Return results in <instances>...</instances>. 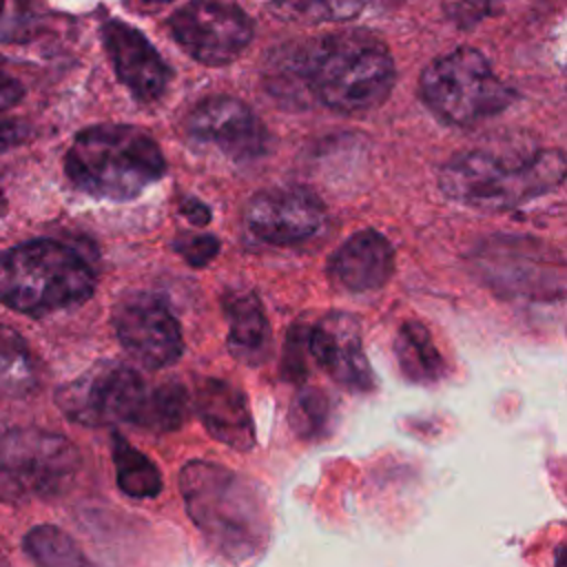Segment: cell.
<instances>
[{
  "label": "cell",
  "mask_w": 567,
  "mask_h": 567,
  "mask_svg": "<svg viewBox=\"0 0 567 567\" xmlns=\"http://www.w3.org/2000/svg\"><path fill=\"white\" fill-rule=\"evenodd\" d=\"M179 494L188 518L217 556L244 565L266 551L270 516L246 476L213 461H188L179 470Z\"/></svg>",
  "instance_id": "cell-1"
},
{
  "label": "cell",
  "mask_w": 567,
  "mask_h": 567,
  "mask_svg": "<svg viewBox=\"0 0 567 567\" xmlns=\"http://www.w3.org/2000/svg\"><path fill=\"white\" fill-rule=\"evenodd\" d=\"M301 53L308 93L332 111L365 113L392 93V53L368 31L328 33L303 42Z\"/></svg>",
  "instance_id": "cell-2"
},
{
  "label": "cell",
  "mask_w": 567,
  "mask_h": 567,
  "mask_svg": "<svg viewBox=\"0 0 567 567\" xmlns=\"http://www.w3.org/2000/svg\"><path fill=\"white\" fill-rule=\"evenodd\" d=\"M565 175L567 155L558 148H538L527 157L467 151L441 168L439 186L447 199L461 206L496 213L554 190Z\"/></svg>",
  "instance_id": "cell-3"
},
{
  "label": "cell",
  "mask_w": 567,
  "mask_h": 567,
  "mask_svg": "<svg viewBox=\"0 0 567 567\" xmlns=\"http://www.w3.org/2000/svg\"><path fill=\"white\" fill-rule=\"evenodd\" d=\"M64 173L91 197L126 202L162 179L166 159L146 131L97 124L75 135L64 157Z\"/></svg>",
  "instance_id": "cell-4"
},
{
  "label": "cell",
  "mask_w": 567,
  "mask_h": 567,
  "mask_svg": "<svg viewBox=\"0 0 567 567\" xmlns=\"http://www.w3.org/2000/svg\"><path fill=\"white\" fill-rule=\"evenodd\" d=\"M95 290L91 266L69 246L33 239L0 252V301L22 315H47L86 301Z\"/></svg>",
  "instance_id": "cell-5"
},
{
  "label": "cell",
  "mask_w": 567,
  "mask_h": 567,
  "mask_svg": "<svg viewBox=\"0 0 567 567\" xmlns=\"http://www.w3.org/2000/svg\"><path fill=\"white\" fill-rule=\"evenodd\" d=\"M425 104L445 122L470 126L505 111L514 91L474 47H456L432 60L419 80Z\"/></svg>",
  "instance_id": "cell-6"
},
{
  "label": "cell",
  "mask_w": 567,
  "mask_h": 567,
  "mask_svg": "<svg viewBox=\"0 0 567 567\" xmlns=\"http://www.w3.org/2000/svg\"><path fill=\"white\" fill-rule=\"evenodd\" d=\"M78 470V450L55 432L40 427L0 432V501L29 503L62 496Z\"/></svg>",
  "instance_id": "cell-7"
},
{
  "label": "cell",
  "mask_w": 567,
  "mask_h": 567,
  "mask_svg": "<svg viewBox=\"0 0 567 567\" xmlns=\"http://www.w3.org/2000/svg\"><path fill=\"white\" fill-rule=\"evenodd\" d=\"M146 392L144 379L135 370L115 361H100L60 385L55 403L66 419L89 427L135 423Z\"/></svg>",
  "instance_id": "cell-8"
},
{
  "label": "cell",
  "mask_w": 567,
  "mask_h": 567,
  "mask_svg": "<svg viewBox=\"0 0 567 567\" xmlns=\"http://www.w3.org/2000/svg\"><path fill=\"white\" fill-rule=\"evenodd\" d=\"M168 29L193 60L208 66L233 62L255 33L248 13L230 2H188L168 18Z\"/></svg>",
  "instance_id": "cell-9"
},
{
  "label": "cell",
  "mask_w": 567,
  "mask_h": 567,
  "mask_svg": "<svg viewBox=\"0 0 567 567\" xmlns=\"http://www.w3.org/2000/svg\"><path fill=\"white\" fill-rule=\"evenodd\" d=\"M186 135L199 146H213L233 162H252L270 151V133L248 104L230 95L202 100L186 117Z\"/></svg>",
  "instance_id": "cell-10"
},
{
  "label": "cell",
  "mask_w": 567,
  "mask_h": 567,
  "mask_svg": "<svg viewBox=\"0 0 567 567\" xmlns=\"http://www.w3.org/2000/svg\"><path fill=\"white\" fill-rule=\"evenodd\" d=\"M113 328L124 350L151 370L173 365L184 352L177 319L153 295L133 292L124 297L113 308Z\"/></svg>",
  "instance_id": "cell-11"
},
{
  "label": "cell",
  "mask_w": 567,
  "mask_h": 567,
  "mask_svg": "<svg viewBox=\"0 0 567 567\" xmlns=\"http://www.w3.org/2000/svg\"><path fill=\"white\" fill-rule=\"evenodd\" d=\"M323 221L326 208L321 199L297 186L257 193L246 206L248 230L275 246L306 241L321 230Z\"/></svg>",
  "instance_id": "cell-12"
},
{
  "label": "cell",
  "mask_w": 567,
  "mask_h": 567,
  "mask_svg": "<svg viewBox=\"0 0 567 567\" xmlns=\"http://www.w3.org/2000/svg\"><path fill=\"white\" fill-rule=\"evenodd\" d=\"M308 346L317 365L341 388L350 392H370L374 388L357 317L348 312L323 315L310 328Z\"/></svg>",
  "instance_id": "cell-13"
},
{
  "label": "cell",
  "mask_w": 567,
  "mask_h": 567,
  "mask_svg": "<svg viewBox=\"0 0 567 567\" xmlns=\"http://www.w3.org/2000/svg\"><path fill=\"white\" fill-rule=\"evenodd\" d=\"M102 38L120 82L140 102L162 97L171 80V69L155 47L137 29L120 20L104 22Z\"/></svg>",
  "instance_id": "cell-14"
},
{
  "label": "cell",
  "mask_w": 567,
  "mask_h": 567,
  "mask_svg": "<svg viewBox=\"0 0 567 567\" xmlns=\"http://www.w3.org/2000/svg\"><path fill=\"white\" fill-rule=\"evenodd\" d=\"M394 270V250L385 235L365 228L350 235L328 259V275L350 292H370L388 284Z\"/></svg>",
  "instance_id": "cell-15"
},
{
  "label": "cell",
  "mask_w": 567,
  "mask_h": 567,
  "mask_svg": "<svg viewBox=\"0 0 567 567\" xmlns=\"http://www.w3.org/2000/svg\"><path fill=\"white\" fill-rule=\"evenodd\" d=\"M197 414L213 439L246 452L255 445V423L244 392L221 379H202L195 390Z\"/></svg>",
  "instance_id": "cell-16"
},
{
  "label": "cell",
  "mask_w": 567,
  "mask_h": 567,
  "mask_svg": "<svg viewBox=\"0 0 567 567\" xmlns=\"http://www.w3.org/2000/svg\"><path fill=\"white\" fill-rule=\"evenodd\" d=\"M228 317V350L246 365H261L272 354V332L261 301L250 290H237L224 299Z\"/></svg>",
  "instance_id": "cell-17"
},
{
  "label": "cell",
  "mask_w": 567,
  "mask_h": 567,
  "mask_svg": "<svg viewBox=\"0 0 567 567\" xmlns=\"http://www.w3.org/2000/svg\"><path fill=\"white\" fill-rule=\"evenodd\" d=\"M394 354L401 372L421 385L443 379L445 361L436 350L430 330L419 321H405L394 339Z\"/></svg>",
  "instance_id": "cell-18"
},
{
  "label": "cell",
  "mask_w": 567,
  "mask_h": 567,
  "mask_svg": "<svg viewBox=\"0 0 567 567\" xmlns=\"http://www.w3.org/2000/svg\"><path fill=\"white\" fill-rule=\"evenodd\" d=\"M40 374L24 339L0 323V396L24 399L38 390Z\"/></svg>",
  "instance_id": "cell-19"
},
{
  "label": "cell",
  "mask_w": 567,
  "mask_h": 567,
  "mask_svg": "<svg viewBox=\"0 0 567 567\" xmlns=\"http://www.w3.org/2000/svg\"><path fill=\"white\" fill-rule=\"evenodd\" d=\"M22 549L35 567H100L55 525H35L22 538Z\"/></svg>",
  "instance_id": "cell-20"
},
{
  "label": "cell",
  "mask_w": 567,
  "mask_h": 567,
  "mask_svg": "<svg viewBox=\"0 0 567 567\" xmlns=\"http://www.w3.org/2000/svg\"><path fill=\"white\" fill-rule=\"evenodd\" d=\"M113 465L117 487L131 498H153L162 492V474L157 465L133 447L124 436L113 434Z\"/></svg>",
  "instance_id": "cell-21"
},
{
  "label": "cell",
  "mask_w": 567,
  "mask_h": 567,
  "mask_svg": "<svg viewBox=\"0 0 567 567\" xmlns=\"http://www.w3.org/2000/svg\"><path fill=\"white\" fill-rule=\"evenodd\" d=\"M188 416V394L175 383L166 381L148 388L144 405L133 425L151 432H173Z\"/></svg>",
  "instance_id": "cell-22"
},
{
  "label": "cell",
  "mask_w": 567,
  "mask_h": 567,
  "mask_svg": "<svg viewBox=\"0 0 567 567\" xmlns=\"http://www.w3.org/2000/svg\"><path fill=\"white\" fill-rule=\"evenodd\" d=\"M330 399L319 388L301 390L290 405V427L303 441H317L326 436L330 425Z\"/></svg>",
  "instance_id": "cell-23"
},
{
  "label": "cell",
  "mask_w": 567,
  "mask_h": 567,
  "mask_svg": "<svg viewBox=\"0 0 567 567\" xmlns=\"http://www.w3.org/2000/svg\"><path fill=\"white\" fill-rule=\"evenodd\" d=\"M270 9L288 20H350L354 18L363 4L361 2H281L270 4Z\"/></svg>",
  "instance_id": "cell-24"
},
{
  "label": "cell",
  "mask_w": 567,
  "mask_h": 567,
  "mask_svg": "<svg viewBox=\"0 0 567 567\" xmlns=\"http://www.w3.org/2000/svg\"><path fill=\"white\" fill-rule=\"evenodd\" d=\"M308 337H310V328H301V326H295L288 332L281 370H284V377L290 381H301L306 377V359L310 357Z\"/></svg>",
  "instance_id": "cell-25"
},
{
  "label": "cell",
  "mask_w": 567,
  "mask_h": 567,
  "mask_svg": "<svg viewBox=\"0 0 567 567\" xmlns=\"http://www.w3.org/2000/svg\"><path fill=\"white\" fill-rule=\"evenodd\" d=\"M175 252H179L193 268H202L208 261H213L219 252V241L213 235L199 233V235H182L173 241Z\"/></svg>",
  "instance_id": "cell-26"
},
{
  "label": "cell",
  "mask_w": 567,
  "mask_h": 567,
  "mask_svg": "<svg viewBox=\"0 0 567 567\" xmlns=\"http://www.w3.org/2000/svg\"><path fill=\"white\" fill-rule=\"evenodd\" d=\"M27 137H29V126L24 122H18V120L0 122V153L22 144Z\"/></svg>",
  "instance_id": "cell-27"
},
{
  "label": "cell",
  "mask_w": 567,
  "mask_h": 567,
  "mask_svg": "<svg viewBox=\"0 0 567 567\" xmlns=\"http://www.w3.org/2000/svg\"><path fill=\"white\" fill-rule=\"evenodd\" d=\"M24 95V89L18 80H13L7 73H0V111L13 106L16 102H20Z\"/></svg>",
  "instance_id": "cell-28"
},
{
  "label": "cell",
  "mask_w": 567,
  "mask_h": 567,
  "mask_svg": "<svg viewBox=\"0 0 567 567\" xmlns=\"http://www.w3.org/2000/svg\"><path fill=\"white\" fill-rule=\"evenodd\" d=\"M182 215L193 224V226H206L210 221V210L204 202L195 199V197H186L179 206Z\"/></svg>",
  "instance_id": "cell-29"
},
{
  "label": "cell",
  "mask_w": 567,
  "mask_h": 567,
  "mask_svg": "<svg viewBox=\"0 0 567 567\" xmlns=\"http://www.w3.org/2000/svg\"><path fill=\"white\" fill-rule=\"evenodd\" d=\"M554 567H567V545H563V547H558V549H556Z\"/></svg>",
  "instance_id": "cell-30"
},
{
  "label": "cell",
  "mask_w": 567,
  "mask_h": 567,
  "mask_svg": "<svg viewBox=\"0 0 567 567\" xmlns=\"http://www.w3.org/2000/svg\"><path fill=\"white\" fill-rule=\"evenodd\" d=\"M4 208H7V202H4V195H2V190H0V215L4 213Z\"/></svg>",
  "instance_id": "cell-31"
},
{
  "label": "cell",
  "mask_w": 567,
  "mask_h": 567,
  "mask_svg": "<svg viewBox=\"0 0 567 567\" xmlns=\"http://www.w3.org/2000/svg\"><path fill=\"white\" fill-rule=\"evenodd\" d=\"M0 567H9V565H7V560H4V556H2V554H0Z\"/></svg>",
  "instance_id": "cell-32"
},
{
  "label": "cell",
  "mask_w": 567,
  "mask_h": 567,
  "mask_svg": "<svg viewBox=\"0 0 567 567\" xmlns=\"http://www.w3.org/2000/svg\"><path fill=\"white\" fill-rule=\"evenodd\" d=\"M0 11H2V4H0Z\"/></svg>",
  "instance_id": "cell-33"
}]
</instances>
